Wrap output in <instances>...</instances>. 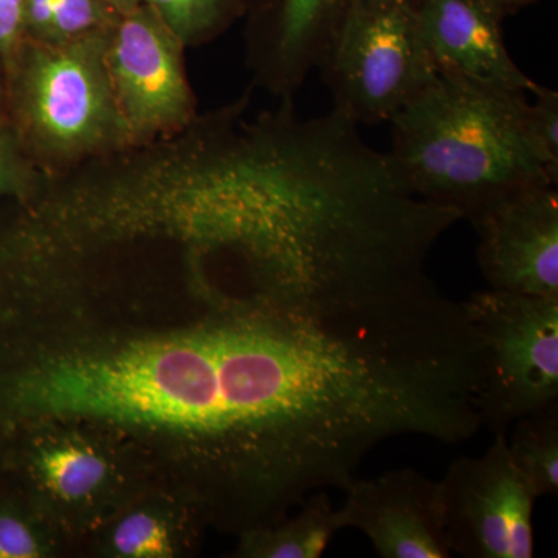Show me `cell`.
Instances as JSON below:
<instances>
[{"label":"cell","mask_w":558,"mask_h":558,"mask_svg":"<svg viewBox=\"0 0 558 558\" xmlns=\"http://www.w3.org/2000/svg\"><path fill=\"white\" fill-rule=\"evenodd\" d=\"M193 332L38 362L0 377V433L44 416L108 418L204 439L238 505L347 490L395 438L405 355L376 301L255 292Z\"/></svg>","instance_id":"cell-1"},{"label":"cell","mask_w":558,"mask_h":558,"mask_svg":"<svg viewBox=\"0 0 558 558\" xmlns=\"http://www.w3.org/2000/svg\"><path fill=\"white\" fill-rule=\"evenodd\" d=\"M526 94L438 70L389 121V156L411 191L473 223L515 194L557 185L529 130Z\"/></svg>","instance_id":"cell-2"},{"label":"cell","mask_w":558,"mask_h":558,"mask_svg":"<svg viewBox=\"0 0 558 558\" xmlns=\"http://www.w3.org/2000/svg\"><path fill=\"white\" fill-rule=\"evenodd\" d=\"M109 31L68 44L24 39L3 68L9 126L46 178L131 148L106 68Z\"/></svg>","instance_id":"cell-3"},{"label":"cell","mask_w":558,"mask_h":558,"mask_svg":"<svg viewBox=\"0 0 558 558\" xmlns=\"http://www.w3.org/2000/svg\"><path fill=\"white\" fill-rule=\"evenodd\" d=\"M317 69L332 109L357 124L389 123L438 75L417 0H352Z\"/></svg>","instance_id":"cell-4"},{"label":"cell","mask_w":558,"mask_h":558,"mask_svg":"<svg viewBox=\"0 0 558 558\" xmlns=\"http://www.w3.org/2000/svg\"><path fill=\"white\" fill-rule=\"evenodd\" d=\"M462 306L486 352L483 428L508 436L520 418L558 403V300L490 289Z\"/></svg>","instance_id":"cell-5"},{"label":"cell","mask_w":558,"mask_h":558,"mask_svg":"<svg viewBox=\"0 0 558 558\" xmlns=\"http://www.w3.org/2000/svg\"><path fill=\"white\" fill-rule=\"evenodd\" d=\"M185 50L145 3L110 28L106 68L131 146L178 135L199 116Z\"/></svg>","instance_id":"cell-6"},{"label":"cell","mask_w":558,"mask_h":558,"mask_svg":"<svg viewBox=\"0 0 558 558\" xmlns=\"http://www.w3.org/2000/svg\"><path fill=\"white\" fill-rule=\"evenodd\" d=\"M444 535L451 554L468 558L534 556L535 497L513 464L508 436L478 458L451 462L439 481Z\"/></svg>","instance_id":"cell-7"},{"label":"cell","mask_w":558,"mask_h":558,"mask_svg":"<svg viewBox=\"0 0 558 558\" xmlns=\"http://www.w3.org/2000/svg\"><path fill=\"white\" fill-rule=\"evenodd\" d=\"M490 289L558 300V191L543 185L499 202L472 223Z\"/></svg>","instance_id":"cell-8"},{"label":"cell","mask_w":558,"mask_h":558,"mask_svg":"<svg viewBox=\"0 0 558 558\" xmlns=\"http://www.w3.org/2000/svg\"><path fill=\"white\" fill-rule=\"evenodd\" d=\"M352 0H245V64L253 84L295 97L318 68Z\"/></svg>","instance_id":"cell-9"},{"label":"cell","mask_w":558,"mask_h":558,"mask_svg":"<svg viewBox=\"0 0 558 558\" xmlns=\"http://www.w3.org/2000/svg\"><path fill=\"white\" fill-rule=\"evenodd\" d=\"M341 529H357L384 558H449L439 481L413 469L392 470L348 487Z\"/></svg>","instance_id":"cell-10"},{"label":"cell","mask_w":558,"mask_h":558,"mask_svg":"<svg viewBox=\"0 0 558 558\" xmlns=\"http://www.w3.org/2000/svg\"><path fill=\"white\" fill-rule=\"evenodd\" d=\"M417 16L438 70L527 94L537 84L510 57L505 20L486 0H417Z\"/></svg>","instance_id":"cell-11"},{"label":"cell","mask_w":558,"mask_h":558,"mask_svg":"<svg viewBox=\"0 0 558 558\" xmlns=\"http://www.w3.org/2000/svg\"><path fill=\"white\" fill-rule=\"evenodd\" d=\"M248 535L245 554L267 558H318L328 548L330 538L341 531L339 513L328 490L315 492L303 501V510L288 523H275Z\"/></svg>","instance_id":"cell-12"},{"label":"cell","mask_w":558,"mask_h":558,"mask_svg":"<svg viewBox=\"0 0 558 558\" xmlns=\"http://www.w3.org/2000/svg\"><path fill=\"white\" fill-rule=\"evenodd\" d=\"M119 11L105 0H25V39L68 44L108 32Z\"/></svg>","instance_id":"cell-13"},{"label":"cell","mask_w":558,"mask_h":558,"mask_svg":"<svg viewBox=\"0 0 558 558\" xmlns=\"http://www.w3.org/2000/svg\"><path fill=\"white\" fill-rule=\"evenodd\" d=\"M508 447L535 497L557 495L558 403L517 421Z\"/></svg>","instance_id":"cell-14"},{"label":"cell","mask_w":558,"mask_h":558,"mask_svg":"<svg viewBox=\"0 0 558 558\" xmlns=\"http://www.w3.org/2000/svg\"><path fill=\"white\" fill-rule=\"evenodd\" d=\"M183 46L201 47L242 21L245 0H142Z\"/></svg>","instance_id":"cell-15"},{"label":"cell","mask_w":558,"mask_h":558,"mask_svg":"<svg viewBox=\"0 0 558 558\" xmlns=\"http://www.w3.org/2000/svg\"><path fill=\"white\" fill-rule=\"evenodd\" d=\"M32 469L40 484L58 498L75 501L95 490L108 472L100 454L87 447H47L31 457Z\"/></svg>","instance_id":"cell-16"},{"label":"cell","mask_w":558,"mask_h":558,"mask_svg":"<svg viewBox=\"0 0 558 558\" xmlns=\"http://www.w3.org/2000/svg\"><path fill=\"white\" fill-rule=\"evenodd\" d=\"M44 179L46 175L36 170L9 124L0 128V204L27 199Z\"/></svg>","instance_id":"cell-17"},{"label":"cell","mask_w":558,"mask_h":558,"mask_svg":"<svg viewBox=\"0 0 558 558\" xmlns=\"http://www.w3.org/2000/svg\"><path fill=\"white\" fill-rule=\"evenodd\" d=\"M113 546L124 557H170L172 553L167 527L146 513H134L121 521L113 534Z\"/></svg>","instance_id":"cell-18"},{"label":"cell","mask_w":558,"mask_h":558,"mask_svg":"<svg viewBox=\"0 0 558 558\" xmlns=\"http://www.w3.org/2000/svg\"><path fill=\"white\" fill-rule=\"evenodd\" d=\"M531 94L534 101L527 106L529 130L558 178V92L537 83Z\"/></svg>","instance_id":"cell-19"},{"label":"cell","mask_w":558,"mask_h":558,"mask_svg":"<svg viewBox=\"0 0 558 558\" xmlns=\"http://www.w3.org/2000/svg\"><path fill=\"white\" fill-rule=\"evenodd\" d=\"M39 556V539L31 521L11 501L0 499V558Z\"/></svg>","instance_id":"cell-20"},{"label":"cell","mask_w":558,"mask_h":558,"mask_svg":"<svg viewBox=\"0 0 558 558\" xmlns=\"http://www.w3.org/2000/svg\"><path fill=\"white\" fill-rule=\"evenodd\" d=\"M25 0H0V62L5 68L24 35Z\"/></svg>","instance_id":"cell-21"},{"label":"cell","mask_w":558,"mask_h":558,"mask_svg":"<svg viewBox=\"0 0 558 558\" xmlns=\"http://www.w3.org/2000/svg\"><path fill=\"white\" fill-rule=\"evenodd\" d=\"M488 5L492 7L502 20L520 13L521 10L534 5V3L542 2V0H486Z\"/></svg>","instance_id":"cell-22"},{"label":"cell","mask_w":558,"mask_h":558,"mask_svg":"<svg viewBox=\"0 0 558 558\" xmlns=\"http://www.w3.org/2000/svg\"><path fill=\"white\" fill-rule=\"evenodd\" d=\"M7 124H9V119H7L5 70L0 62V128L7 126Z\"/></svg>","instance_id":"cell-23"},{"label":"cell","mask_w":558,"mask_h":558,"mask_svg":"<svg viewBox=\"0 0 558 558\" xmlns=\"http://www.w3.org/2000/svg\"><path fill=\"white\" fill-rule=\"evenodd\" d=\"M105 2L113 10L119 11L120 14L130 13V11L142 5V0H105Z\"/></svg>","instance_id":"cell-24"}]
</instances>
